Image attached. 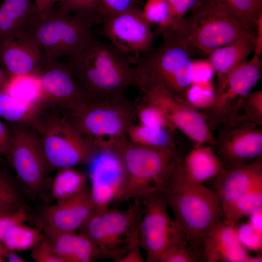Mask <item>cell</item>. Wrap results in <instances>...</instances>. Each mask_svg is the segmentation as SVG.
Masks as SVG:
<instances>
[{
    "label": "cell",
    "mask_w": 262,
    "mask_h": 262,
    "mask_svg": "<svg viewBox=\"0 0 262 262\" xmlns=\"http://www.w3.org/2000/svg\"><path fill=\"white\" fill-rule=\"evenodd\" d=\"M97 211L88 184L73 196L44 208L38 228L42 231L77 232Z\"/></svg>",
    "instance_id": "17"
},
{
    "label": "cell",
    "mask_w": 262,
    "mask_h": 262,
    "mask_svg": "<svg viewBox=\"0 0 262 262\" xmlns=\"http://www.w3.org/2000/svg\"><path fill=\"white\" fill-rule=\"evenodd\" d=\"M60 111L83 137L99 149L113 148L127 136L137 119L136 107L126 96L87 98L71 108Z\"/></svg>",
    "instance_id": "5"
},
{
    "label": "cell",
    "mask_w": 262,
    "mask_h": 262,
    "mask_svg": "<svg viewBox=\"0 0 262 262\" xmlns=\"http://www.w3.org/2000/svg\"><path fill=\"white\" fill-rule=\"evenodd\" d=\"M132 59L94 34L64 62L87 98H107L124 96L133 86Z\"/></svg>",
    "instance_id": "1"
},
{
    "label": "cell",
    "mask_w": 262,
    "mask_h": 262,
    "mask_svg": "<svg viewBox=\"0 0 262 262\" xmlns=\"http://www.w3.org/2000/svg\"><path fill=\"white\" fill-rule=\"evenodd\" d=\"M36 105L27 104L11 95L6 88H0V117L9 123L27 122Z\"/></svg>",
    "instance_id": "30"
},
{
    "label": "cell",
    "mask_w": 262,
    "mask_h": 262,
    "mask_svg": "<svg viewBox=\"0 0 262 262\" xmlns=\"http://www.w3.org/2000/svg\"><path fill=\"white\" fill-rule=\"evenodd\" d=\"M8 249L0 241V262H6L5 257Z\"/></svg>",
    "instance_id": "52"
},
{
    "label": "cell",
    "mask_w": 262,
    "mask_h": 262,
    "mask_svg": "<svg viewBox=\"0 0 262 262\" xmlns=\"http://www.w3.org/2000/svg\"><path fill=\"white\" fill-rule=\"evenodd\" d=\"M144 18L150 24L157 25L154 37L170 29L173 20L167 0H147L141 9Z\"/></svg>",
    "instance_id": "31"
},
{
    "label": "cell",
    "mask_w": 262,
    "mask_h": 262,
    "mask_svg": "<svg viewBox=\"0 0 262 262\" xmlns=\"http://www.w3.org/2000/svg\"><path fill=\"white\" fill-rule=\"evenodd\" d=\"M30 218L25 207L21 208L9 215L0 218V241L7 230L14 225L26 222Z\"/></svg>",
    "instance_id": "43"
},
{
    "label": "cell",
    "mask_w": 262,
    "mask_h": 262,
    "mask_svg": "<svg viewBox=\"0 0 262 262\" xmlns=\"http://www.w3.org/2000/svg\"><path fill=\"white\" fill-rule=\"evenodd\" d=\"M101 33L107 41L122 52L135 59L151 50L152 25L143 16L137 6L124 12L103 16Z\"/></svg>",
    "instance_id": "15"
},
{
    "label": "cell",
    "mask_w": 262,
    "mask_h": 262,
    "mask_svg": "<svg viewBox=\"0 0 262 262\" xmlns=\"http://www.w3.org/2000/svg\"><path fill=\"white\" fill-rule=\"evenodd\" d=\"M141 247L139 242L135 243L129 249L127 252L117 262H144Z\"/></svg>",
    "instance_id": "48"
},
{
    "label": "cell",
    "mask_w": 262,
    "mask_h": 262,
    "mask_svg": "<svg viewBox=\"0 0 262 262\" xmlns=\"http://www.w3.org/2000/svg\"><path fill=\"white\" fill-rule=\"evenodd\" d=\"M47 61L29 31L0 43V66L9 82L21 77H37Z\"/></svg>",
    "instance_id": "18"
},
{
    "label": "cell",
    "mask_w": 262,
    "mask_h": 262,
    "mask_svg": "<svg viewBox=\"0 0 262 262\" xmlns=\"http://www.w3.org/2000/svg\"><path fill=\"white\" fill-rule=\"evenodd\" d=\"M42 231L62 262H91L98 260L94 246L84 235L77 232Z\"/></svg>",
    "instance_id": "24"
},
{
    "label": "cell",
    "mask_w": 262,
    "mask_h": 262,
    "mask_svg": "<svg viewBox=\"0 0 262 262\" xmlns=\"http://www.w3.org/2000/svg\"><path fill=\"white\" fill-rule=\"evenodd\" d=\"M235 119L251 121L262 126V91L250 92L241 104Z\"/></svg>",
    "instance_id": "37"
},
{
    "label": "cell",
    "mask_w": 262,
    "mask_h": 262,
    "mask_svg": "<svg viewBox=\"0 0 262 262\" xmlns=\"http://www.w3.org/2000/svg\"><path fill=\"white\" fill-rule=\"evenodd\" d=\"M59 0H33L38 19L46 17L58 3Z\"/></svg>",
    "instance_id": "47"
},
{
    "label": "cell",
    "mask_w": 262,
    "mask_h": 262,
    "mask_svg": "<svg viewBox=\"0 0 262 262\" xmlns=\"http://www.w3.org/2000/svg\"><path fill=\"white\" fill-rule=\"evenodd\" d=\"M172 130L164 128L133 125L127 137L131 142L158 148L176 149L171 134Z\"/></svg>",
    "instance_id": "28"
},
{
    "label": "cell",
    "mask_w": 262,
    "mask_h": 262,
    "mask_svg": "<svg viewBox=\"0 0 262 262\" xmlns=\"http://www.w3.org/2000/svg\"><path fill=\"white\" fill-rule=\"evenodd\" d=\"M27 122L38 133L49 170L87 165L100 149L54 106L39 103Z\"/></svg>",
    "instance_id": "6"
},
{
    "label": "cell",
    "mask_w": 262,
    "mask_h": 262,
    "mask_svg": "<svg viewBox=\"0 0 262 262\" xmlns=\"http://www.w3.org/2000/svg\"><path fill=\"white\" fill-rule=\"evenodd\" d=\"M100 1L106 16L118 14L135 6L138 0H100Z\"/></svg>",
    "instance_id": "44"
},
{
    "label": "cell",
    "mask_w": 262,
    "mask_h": 262,
    "mask_svg": "<svg viewBox=\"0 0 262 262\" xmlns=\"http://www.w3.org/2000/svg\"><path fill=\"white\" fill-rule=\"evenodd\" d=\"M6 261L9 262H25L26 260L19 257L15 251L8 250L6 257Z\"/></svg>",
    "instance_id": "50"
},
{
    "label": "cell",
    "mask_w": 262,
    "mask_h": 262,
    "mask_svg": "<svg viewBox=\"0 0 262 262\" xmlns=\"http://www.w3.org/2000/svg\"><path fill=\"white\" fill-rule=\"evenodd\" d=\"M167 0L173 20L172 28L183 20L201 1V0Z\"/></svg>",
    "instance_id": "41"
},
{
    "label": "cell",
    "mask_w": 262,
    "mask_h": 262,
    "mask_svg": "<svg viewBox=\"0 0 262 262\" xmlns=\"http://www.w3.org/2000/svg\"><path fill=\"white\" fill-rule=\"evenodd\" d=\"M11 132L8 123L0 119V155L8 160L11 147Z\"/></svg>",
    "instance_id": "46"
},
{
    "label": "cell",
    "mask_w": 262,
    "mask_h": 262,
    "mask_svg": "<svg viewBox=\"0 0 262 262\" xmlns=\"http://www.w3.org/2000/svg\"><path fill=\"white\" fill-rule=\"evenodd\" d=\"M118 155L123 177L110 204L118 208L154 187H164L169 180L181 154L176 149L158 148L133 143L127 137L112 148Z\"/></svg>",
    "instance_id": "2"
},
{
    "label": "cell",
    "mask_w": 262,
    "mask_h": 262,
    "mask_svg": "<svg viewBox=\"0 0 262 262\" xmlns=\"http://www.w3.org/2000/svg\"><path fill=\"white\" fill-rule=\"evenodd\" d=\"M31 257L36 262H62L44 236L32 249Z\"/></svg>",
    "instance_id": "42"
},
{
    "label": "cell",
    "mask_w": 262,
    "mask_h": 262,
    "mask_svg": "<svg viewBox=\"0 0 262 262\" xmlns=\"http://www.w3.org/2000/svg\"><path fill=\"white\" fill-rule=\"evenodd\" d=\"M103 17L71 13L55 6L45 18L37 20L29 32L48 59H65L75 53L94 34Z\"/></svg>",
    "instance_id": "9"
},
{
    "label": "cell",
    "mask_w": 262,
    "mask_h": 262,
    "mask_svg": "<svg viewBox=\"0 0 262 262\" xmlns=\"http://www.w3.org/2000/svg\"><path fill=\"white\" fill-rule=\"evenodd\" d=\"M205 64L194 61L192 83L206 84L209 83L214 71L208 62L207 65Z\"/></svg>",
    "instance_id": "45"
},
{
    "label": "cell",
    "mask_w": 262,
    "mask_h": 262,
    "mask_svg": "<svg viewBox=\"0 0 262 262\" xmlns=\"http://www.w3.org/2000/svg\"><path fill=\"white\" fill-rule=\"evenodd\" d=\"M6 166L0 162V207L17 210L24 207L21 191Z\"/></svg>",
    "instance_id": "33"
},
{
    "label": "cell",
    "mask_w": 262,
    "mask_h": 262,
    "mask_svg": "<svg viewBox=\"0 0 262 262\" xmlns=\"http://www.w3.org/2000/svg\"><path fill=\"white\" fill-rule=\"evenodd\" d=\"M56 4L71 13H89L103 17L105 15L100 0H59Z\"/></svg>",
    "instance_id": "40"
},
{
    "label": "cell",
    "mask_w": 262,
    "mask_h": 262,
    "mask_svg": "<svg viewBox=\"0 0 262 262\" xmlns=\"http://www.w3.org/2000/svg\"><path fill=\"white\" fill-rule=\"evenodd\" d=\"M183 98L196 110L207 111L214 102L215 93L208 84L192 83L186 90Z\"/></svg>",
    "instance_id": "36"
},
{
    "label": "cell",
    "mask_w": 262,
    "mask_h": 262,
    "mask_svg": "<svg viewBox=\"0 0 262 262\" xmlns=\"http://www.w3.org/2000/svg\"><path fill=\"white\" fill-rule=\"evenodd\" d=\"M144 104L136 107L137 119L140 124L149 127L164 128L171 130V128L161 110L155 105L143 100Z\"/></svg>",
    "instance_id": "38"
},
{
    "label": "cell",
    "mask_w": 262,
    "mask_h": 262,
    "mask_svg": "<svg viewBox=\"0 0 262 262\" xmlns=\"http://www.w3.org/2000/svg\"><path fill=\"white\" fill-rule=\"evenodd\" d=\"M262 212V178L243 194L225 215L224 221L234 224Z\"/></svg>",
    "instance_id": "27"
},
{
    "label": "cell",
    "mask_w": 262,
    "mask_h": 262,
    "mask_svg": "<svg viewBox=\"0 0 262 262\" xmlns=\"http://www.w3.org/2000/svg\"><path fill=\"white\" fill-rule=\"evenodd\" d=\"M255 34V30L229 44L213 49L207 55V61L216 74V89L222 85L230 70L246 61L250 54L254 51Z\"/></svg>",
    "instance_id": "23"
},
{
    "label": "cell",
    "mask_w": 262,
    "mask_h": 262,
    "mask_svg": "<svg viewBox=\"0 0 262 262\" xmlns=\"http://www.w3.org/2000/svg\"><path fill=\"white\" fill-rule=\"evenodd\" d=\"M254 46V54L261 57L262 55V13L256 21Z\"/></svg>",
    "instance_id": "49"
},
{
    "label": "cell",
    "mask_w": 262,
    "mask_h": 262,
    "mask_svg": "<svg viewBox=\"0 0 262 262\" xmlns=\"http://www.w3.org/2000/svg\"><path fill=\"white\" fill-rule=\"evenodd\" d=\"M38 19L33 0H1L0 3V43L29 31Z\"/></svg>",
    "instance_id": "25"
},
{
    "label": "cell",
    "mask_w": 262,
    "mask_h": 262,
    "mask_svg": "<svg viewBox=\"0 0 262 262\" xmlns=\"http://www.w3.org/2000/svg\"><path fill=\"white\" fill-rule=\"evenodd\" d=\"M155 49L134 60L133 85L141 92L159 85L183 97L193 83L194 53L176 32L163 33Z\"/></svg>",
    "instance_id": "4"
},
{
    "label": "cell",
    "mask_w": 262,
    "mask_h": 262,
    "mask_svg": "<svg viewBox=\"0 0 262 262\" xmlns=\"http://www.w3.org/2000/svg\"><path fill=\"white\" fill-rule=\"evenodd\" d=\"M258 4L262 7V0H255Z\"/></svg>",
    "instance_id": "54"
},
{
    "label": "cell",
    "mask_w": 262,
    "mask_h": 262,
    "mask_svg": "<svg viewBox=\"0 0 262 262\" xmlns=\"http://www.w3.org/2000/svg\"><path fill=\"white\" fill-rule=\"evenodd\" d=\"M6 89L13 97L27 104L34 106L38 102L40 84L37 77L16 79L9 82Z\"/></svg>",
    "instance_id": "34"
},
{
    "label": "cell",
    "mask_w": 262,
    "mask_h": 262,
    "mask_svg": "<svg viewBox=\"0 0 262 262\" xmlns=\"http://www.w3.org/2000/svg\"><path fill=\"white\" fill-rule=\"evenodd\" d=\"M235 226L238 239L246 249L260 251L262 249V229L253 225L251 222Z\"/></svg>",
    "instance_id": "39"
},
{
    "label": "cell",
    "mask_w": 262,
    "mask_h": 262,
    "mask_svg": "<svg viewBox=\"0 0 262 262\" xmlns=\"http://www.w3.org/2000/svg\"><path fill=\"white\" fill-rule=\"evenodd\" d=\"M90 190L98 211L109 208L121 185L123 168L113 149H100L87 164Z\"/></svg>",
    "instance_id": "19"
},
{
    "label": "cell",
    "mask_w": 262,
    "mask_h": 262,
    "mask_svg": "<svg viewBox=\"0 0 262 262\" xmlns=\"http://www.w3.org/2000/svg\"><path fill=\"white\" fill-rule=\"evenodd\" d=\"M262 178V157L244 164L224 168L215 180L216 190L225 215L236 201Z\"/></svg>",
    "instance_id": "21"
},
{
    "label": "cell",
    "mask_w": 262,
    "mask_h": 262,
    "mask_svg": "<svg viewBox=\"0 0 262 262\" xmlns=\"http://www.w3.org/2000/svg\"><path fill=\"white\" fill-rule=\"evenodd\" d=\"M204 262H261L262 255L251 256L240 243L234 225L223 220L209 232L203 249Z\"/></svg>",
    "instance_id": "20"
},
{
    "label": "cell",
    "mask_w": 262,
    "mask_h": 262,
    "mask_svg": "<svg viewBox=\"0 0 262 262\" xmlns=\"http://www.w3.org/2000/svg\"><path fill=\"white\" fill-rule=\"evenodd\" d=\"M17 210L7 207H0V218L9 215L16 211Z\"/></svg>",
    "instance_id": "53"
},
{
    "label": "cell",
    "mask_w": 262,
    "mask_h": 262,
    "mask_svg": "<svg viewBox=\"0 0 262 262\" xmlns=\"http://www.w3.org/2000/svg\"><path fill=\"white\" fill-rule=\"evenodd\" d=\"M9 83L8 78L0 66V88H6Z\"/></svg>",
    "instance_id": "51"
},
{
    "label": "cell",
    "mask_w": 262,
    "mask_h": 262,
    "mask_svg": "<svg viewBox=\"0 0 262 262\" xmlns=\"http://www.w3.org/2000/svg\"><path fill=\"white\" fill-rule=\"evenodd\" d=\"M7 123L11 132L8 162L24 187L33 194L37 193L49 170L39 137L28 122Z\"/></svg>",
    "instance_id": "11"
},
{
    "label": "cell",
    "mask_w": 262,
    "mask_h": 262,
    "mask_svg": "<svg viewBox=\"0 0 262 262\" xmlns=\"http://www.w3.org/2000/svg\"><path fill=\"white\" fill-rule=\"evenodd\" d=\"M37 77L40 84L38 103L64 110L87 98L69 69L61 60L47 59Z\"/></svg>",
    "instance_id": "16"
},
{
    "label": "cell",
    "mask_w": 262,
    "mask_h": 262,
    "mask_svg": "<svg viewBox=\"0 0 262 262\" xmlns=\"http://www.w3.org/2000/svg\"><path fill=\"white\" fill-rule=\"evenodd\" d=\"M163 188L168 206L175 215L174 220L188 245L203 262L204 246L208 234L224 220L217 194L204 184L188 182L173 172Z\"/></svg>",
    "instance_id": "3"
},
{
    "label": "cell",
    "mask_w": 262,
    "mask_h": 262,
    "mask_svg": "<svg viewBox=\"0 0 262 262\" xmlns=\"http://www.w3.org/2000/svg\"><path fill=\"white\" fill-rule=\"evenodd\" d=\"M88 184L87 174L67 167L57 170L51 184V193L56 202L67 199Z\"/></svg>",
    "instance_id": "26"
},
{
    "label": "cell",
    "mask_w": 262,
    "mask_h": 262,
    "mask_svg": "<svg viewBox=\"0 0 262 262\" xmlns=\"http://www.w3.org/2000/svg\"><path fill=\"white\" fill-rule=\"evenodd\" d=\"M201 258L182 239L168 246L161 253L159 262H202Z\"/></svg>",
    "instance_id": "35"
},
{
    "label": "cell",
    "mask_w": 262,
    "mask_h": 262,
    "mask_svg": "<svg viewBox=\"0 0 262 262\" xmlns=\"http://www.w3.org/2000/svg\"><path fill=\"white\" fill-rule=\"evenodd\" d=\"M169 30L177 32L194 53L207 55L255 31L243 27L222 0H201L188 16Z\"/></svg>",
    "instance_id": "8"
},
{
    "label": "cell",
    "mask_w": 262,
    "mask_h": 262,
    "mask_svg": "<svg viewBox=\"0 0 262 262\" xmlns=\"http://www.w3.org/2000/svg\"><path fill=\"white\" fill-rule=\"evenodd\" d=\"M236 20L247 30H255L257 20L262 7L255 0H222Z\"/></svg>",
    "instance_id": "32"
},
{
    "label": "cell",
    "mask_w": 262,
    "mask_h": 262,
    "mask_svg": "<svg viewBox=\"0 0 262 262\" xmlns=\"http://www.w3.org/2000/svg\"><path fill=\"white\" fill-rule=\"evenodd\" d=\"M261 69L260 57L254 54L250 60L230 70L222 85L216 89L214 102L207 111L211 129L222 122L236 118L243 101L260 80Z\"/></svg>",
    "instance_id": "13"
},
{
    "label": "cell",
    "mask_w": 262,
    "mask_h": 262,
    "mask_svg": "<svg viewBox=\"0 0 262 262\" xmlns=\"http://www.w3.org/2000/svg\"><path fill=\"white\" fill-rule=\"evenodd\" d=\"M142 92L143 99L159 108L173 130L181 131L196 143L195 146H213L215 136L205 117L183 97L159 85L151 86Z\"/></svg>",
    "instance_id": "12"
},
{
    "label": "cell",
    "mask_w": 262,
    "mask_h": 262,
    "mask_svg": "<svg viewBox=\"0 0 262 262\" xmlns=\"http://www.w3.org/2000/svg\"><path fill=\"white\" fill-rule=\"evenodd\" d=\"M140 198L144 212L139 228V244L146 251L145 262H159L161 253L168 246L185 238L168 213L169 206L163 187H153Z\"/></svg>",
    "instance_id": "10"
},
{
    "label": "cell",
    "mask_w": 262,
    "mask_h": 262,
    "mask_svg": "<svg viewBox=\"0 0 262 262\" xmlns=\"http://www.w3.org/2000/svg\"><path fill=\"white\" fill-rule=\"evenodd\" d=\"M43 237L42 230L25 222L16 224L5 233L1 242L9 250L22 251L32 249Z\"/></svg>",
    "instance_id": "29"
},
{
    "label": "cell",
    "mask_w": 262,
    "mask_h": 262,
    "mask_svg": "<svg viewBox=\"0 0 262 262\" xmlns=\"http://www.w3.org/2000/svg\"><path fill=\"white\" fill-rule=\"evenodd\" d=\"M224 169V165L213 147L201 145L195 146L187 153L181 155L173 173L188 182L204 184L217 178Z\"/></svg>",
    "instance_id": "22"
},
{
    "label": "cell",
    "mask_w": 262,
    "mask_h": 262,
    "mask_svg": "<svg viewBox=\"0 0 262 262\" xmlns=\"http://www.w3.org/2000/svg\"><path fill=\"white\" fill-rule=\"evenodd\" d=\"M1 0H0V1Z\"/></svg>",
    "instance_id": "55"
},
{
    "label": "cell",
    "mask_w": 262,
    "mask_h": 262,
    "mask_svg": "<svg viewBox=\"0 0 262 262\" xmlns=\"http://www.w3.org/2000/svg\"><path fill=\"white\" fill-rule=\"evenodd\" d=\"M212 147L224 168L262 157L261 127L248 120L234 119L220 123Z\"/></svg>",
    "instance_id": "14"
},
{
    "label": "cell",
    "mask_w": 262,
    "mask_h": 262,
    "mask_svg": "<svg viewBox=\"0 0 262 262\" xmlns=\"http://www.w3.org/2000/svg\"><path fill=\"white\" fill-rule=\"evenodd\" d=\"M124 210L108 208L94 213L78 230L92 243L98 259L115 262L134 244L143 214L140 197L133 199Z\"/></svg>",
    "instance_id": "7"
}]
</instances>
